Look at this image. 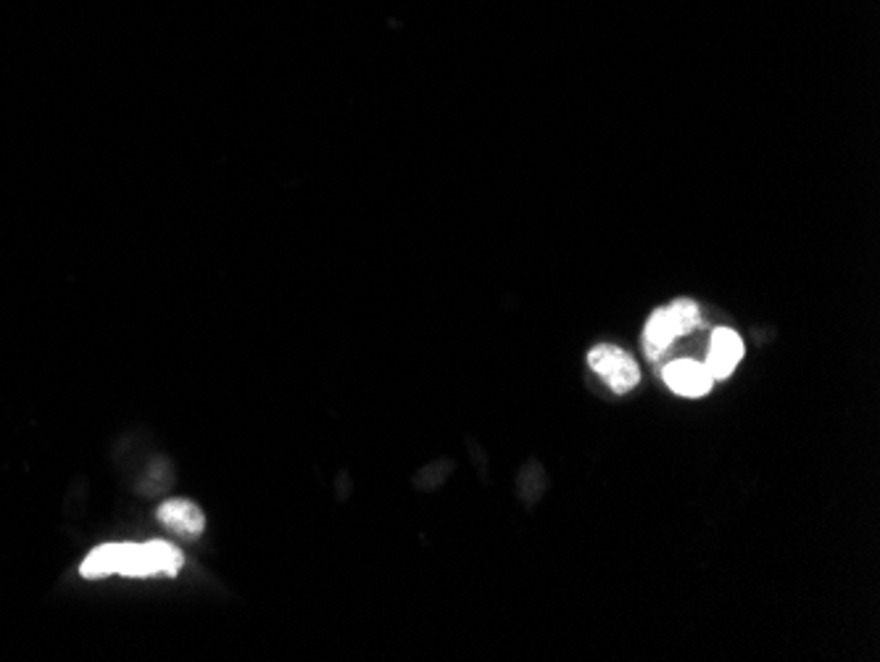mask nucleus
Wrapping results in <instances>:
<instances>
[{
  "label": "nucleus",
  "instance_id": "f03ea898",
  "mask_svg": "<svg viewBox=\"0 0 880 662\" xmlns=\"http://www.w3.org/2000/svg\"><path fill=\"white\" fill-rule=\"evenodd\" d=\"M588 365L590 370L599 372L601 378L607 380L609 389L614 394H627L638 385L641 380V370L633 361L630 354H625L623 348L614 346V343H596L588 352Z\"/></svg>",
  "mask_w": 880,
  "mask_h": 662
},
{
  "label": "nucleus",
  "instance_id": "423d86ee",
  "mask_svg": "<svg viewBox=\"0 0 880 662\" xmlns=\"http://www.w3.org/2000/svg\"><path fill=\"white\" fill-rule=\"evenodd\" d=\"M675 339H680V335H678V330H675L673 320H669L667 309H656L654 315L649 317V322H646V328H643V352H646V357L656 359Z\"/></svg>",
  "mask_w": 880,
  "mask_h": 662
},
{
  "label": "nucleus",
  "instance_id": "0eeeda50",
  "mask_svg": "<svg viewBox=\"0 0 880 662\" xmlns=\"http://www.w3.org/2000/svg\"><path fill=\"white\" fill-rule=\"evenodd\" d=\"M664 309H667L669 320H673L678 335L693 333V330L701 324V309L697 302H691V298H675V302L669 306H664Z\"/></svg>",
  "mask_w": 880,
  "mask_h": 662
},
{
  "label": "nucleus",
  "instance_id": "39448f33",
  "mask_svg": "<svg viewBox=\"0 0 880 662\" xmlns=\"http://www.w3.org/2000/svg\"><path fill=\"white\" fill-rule=\"evenodd\" d=\"M158 523L182 538H199L206 531L201 507L188 499H169L158 507Z\"/></svg>",
  "mask_w": 880,
  "mask_h": 662
},
{
  "label": "nucleus",
  "instance_id": "20e7f679",
  "mask_svg": "<svg viewBox=\"0 0 880 662\" xmlns=\"http://www.w3.org/2000/svg\"><path fill=\"white\" fill-rule=\"evenodd\" d=\"M743 359V341L736 330L730 328H719L712 333L710 352H706L704 367L710 370L712 380H725L734 375V370L738 367V361Z\"/></svg>",
  "mask_w": 880,
  "mask_h": 662
},
{
  "label": "nucleus",
  "instance_id": "f257e3e1",
  "mask_svg": "<svg viewBox=\"0 0 880 662\" xmlns=\"http://www.w3.org/2000/svg\"><path fill=\"white\" fill-rule=\"evenodd\" d=\"M182 562V551L158 538L145 544H103L85 557L79 573L88 581H101L109 575L151 578V575H177Z\"/></svg>",
  "mask_w": 880,
  "mask_h": 662
},
{
  "label": "nucleus",
  "instance_id": "7ed1b4c3",
  "mask_svg": "<svg viewBox=\"0 0 880 662\" xmlns=\"http://www.w3.org/2000/svg\"><path fill=\"white\" fill-rule=\"evenodd\" d=\"M662 378H664V383L669 385V391H675V394H680L686 398L706 396L712 391V385H715V380H712L710 370L704 367V361H693V359L669 361V365L662 370Z\"/></svg>",
  "mask_w": 880,
  "mask_h": 662
}]
</instances>
